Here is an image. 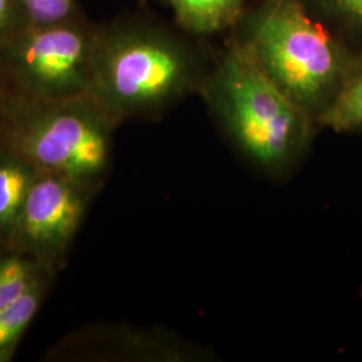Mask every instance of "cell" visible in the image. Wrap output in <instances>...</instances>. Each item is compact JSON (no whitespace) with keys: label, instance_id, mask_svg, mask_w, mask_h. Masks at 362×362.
I'll list each match as a JSON object with an SVG mask.
<instances>
[{"label":"cell","instance_id":"6da1fadb","mask_svg":"<svg viewBox=\"0 0 362 362\" xmlns=\"http://www.w3.org/2000/svg\"><path fill=\"white\" fill-rule=\"evenodd\" d=\"M214 57L182 30L122 23L98 34L86 94L117 127L155 118L199 94Z\"/></svg>","mask_w":362,"mask_h":362},{"label":"cell","instance_id":"7a4b0ae2","mask_svg":"<svg viewBox=\"0 0 362 362\" xmlns=\"http://www.w3.org/2000/svg\"><path fill=\"white\" fill-rule=\"evenodd\" d=\"M199 95L233 148L275 179L302 161L318 128L233 35L214 57Z\"/></svg>","mask_w":362,"mask_h":362},{"label":"cell","instance_id":"3957f363","mask_svg":"<svg viewBox=\"0 0 362 362\" xmlns=\"http://www.w3.org/2000/svg\"><path fill=\"white\" fill-rule=\"evenodd\" d=\"M231 33L317 125L357 55L300 0H260Z\"/></svg>","mask_w":362,"mask_h":362},{"label":"cell","instance_id":"277c9868","mask_svg":"<svg viewBox=\"0 0 362 362\" xmlns=\"http://www.w3.org/2000/svg\"><path fill=\"white\" fill-rule=\"evenodd\" d=\"M116 128L88 94L69 100L0 94V149L88 194H95L107 175Z\"/></svg>","mask_w":362,"mask_h":362},{"label":"cell","instance_id":"5b68a950","mask_svg":"<svg viewBox=\"0 0 362 362\" xmlns=\"http://www.w3.org/2000/svg\"><path fill=\"white\" fill-rule=\"evenodd\" d=\"M98 34L67 25L33 27L7 52V70L18 91L42 100L88 93Z\"/></svg>","mask_w":362,"mask_h":362},{"label":"cell","instance_id":"8992f818","mask_svg":"<svg viewBox=\"0 0 362 362\" xmlns=\"http://www.w3.org/2000/svg\"><path fill=\"white\" fill-rule=\"evenodd\" d=\"M90 194L58 176L39 173L10 246L40 264L65 252L78 231Z\"/></svg>","mask_w":362,"mask_h":362},{"label":"cell","instance_id":"52a82bcc","mask_svg":"<svg viewBox=\"0 0 362 362\" xmlns=\"http://www.w3.org/2000/svg\"><path fill=\"white\" fill-rule=\"evenodd\" d=\"M182 31L196 38L231 31L246 13L247 0H169Z\"/></svg>","mask_w":362,"mask_h":362},{"label":"cell","instance_id":"ba28073f","mask_svg":"<svg viewBox=\"0 0 362 362\" xmlns=\"http://www.w3.org/2000/svg\"><path fill=\"white\" fill-rule=\"evenodd\" d=\"M38 172L23 158L0 149V240L11 243Z\"/></svg>","mask_w":362,"mask_h":362},{"label":"cell","instance_id":"9c48e42d","mask_svg":"<svg viewBox=\"0 0 362 362\" xmlns=\"http://www.w3.org/2000/svg\"><path fill=\"white\" fill-rule=\"evenodd\" d=\"M318 127L336 132L362 129V52L353 59L334 98L318 118Z\"/></svg>","mask_w":362,"mask_h":362},{"label":"cell","instance_id":"30bf717a","mask_svg":"<svg viewBox=\"0 0 362 362\" xmlns=\"http://www.w3.org/2000/svg\"><path fill=\"white\" fill-rule=\"evenodd\" d=\"M42 276L11 306L0 311V362L8 361L21 337L38 313L43 296Z\"/></svg>","mask_w":362,"mask_h":362},{"label":"cell","instance_id":"8fae6325","mask_svg":"<svg viewBox=\"0 0 362 362\" xmlns=\"http://www.w3.org/2000/svg\"><path fill=\"white\" fill-rule=\"evenodd\" d=\"M42 264L22 252L0 259V311L11 306L42 276Z\"/></svg>","mask_w":362,"mask_h":362},{"label":"cell","instance_id":"7c38bea8","mask_svg":"<svg viewBox=\"0 0 362 362\" xmlns=\"http://www.w3.org/2000/svg\"><path fill=\"white\" fill-rule=\"evenodd\" d=\"M325 26L337 37L348 34L362 38V0H300ZM342 39V38H341Z\"/></svg>","mask_w":362,"mask_h":362},{"label":"cell","instance_id":"4fadbf2b","mask_svg":"<svg viewBox=\"0 0 362 362\" xmlns=\"http://www.w3.org/2000/svg\"><path fill=\"white\" fill-rule=\"evenodd\" d=\"M33 26L62 25L74 11L73 0H18Z\"/></svg>","mask_w":362,"mask_h":362},{"label":"cell","instance_id":"5bb4252c","mask_svg":"<svg viewBox=\"0 0 362 362\" xmlns=\"http://www.w3.org/2000/svg\"><path fill=\"white\" fill-rule=\"evenodd\" d=\"M13 0H0V39L4 38L13 25Z\"/></svg>","mask_w":362,"mask_h":362}]
</instances>
